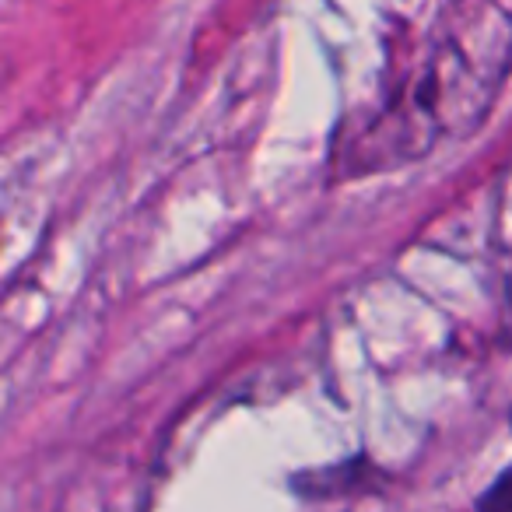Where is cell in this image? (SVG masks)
Listing matches in <instances>:
<instances>
[{
  "instance_id": "1",
  "label": "cell",
  "mask_w": 512,
  "mask_h": 512,
  "mask_svg": "<svg viewBox=\"0 0 512 512\" xmlns=\"http://www.w3.org/2000/svg\"><path fill=\"white\" fill-rule=\"evenodd\" d=\"M509 78L505 0H460L449 8L393 88L351 123L337 144L344 179L404 169L442 144L477 134Z\"/></svg>"
},
{
  "instance_id": "2",
  "label": "cell",
  "mask_w": 512,
  "mask_h": 512,
  "mask_svg": "<svg viewBox=\"0 0 512 512\" xmlns=\"http://www.w3.org/2000/svg\"><path fill=\"white\" fill-rule=\"evenodd\" d=\"M477 512H509V474H498L495 484L484 491V498L477 502Z\"/></svg>"
}]
</instances>
